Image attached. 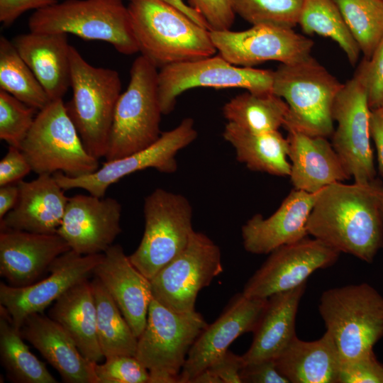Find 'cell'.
Masks as SVG:
<instances>
[{
  "instance_id": "ee69618b",
  "label": "cell",
  "mask_w": 383,
  "mask_h": 383,
  "mask_svg": "<svg viewBox=\"0 0 383 383\" xmlns=\"http://www.w3.org/2000/svg\"><path fill=\"white\" fill-rule=\"evenodd\" d=\"M240 377L242 383H289L278 370L275 360L245 365Z\"/></svg>"
},
{
  "instance_id": "60d3db41",
  "label": "cell",
  "mask_w": 383,
  "mask_h": 383,
  "mask_svg": "<svg viewBox=\"0 0 383 383\" xmlns=\"http://www.w3.org/2000/svg\"><path fill=\"white\" fill-rule=\"evenodd\" d=\"M338 383H383V365L372 350L340 363Z\"/></svg>"
},
{
  "instance_id": "f907efd6",
  "label": "cell",
  "mask_w": 383,
  "mask_h": 383,
  "mask_svg": "<svg viewBox=\"0 0 383 383\" xmlns=\"http://www.w3.org/2000/svg\"><path fill=\"white\" fill-rule=\"evenodd\" d=\"M191 383H222V382L209 369H206L196 375Z\"/></svg>"
},
{
  "instance_id": "681fc988",
  "label": "cell",
  "mask_w": 383,
  "mask_h": 383,
  "mask_svg": "<svg viewBox=\"0 0 383 383\" xmlns=\"http://www.w3.org/2000/svg\"><path fill=\"white\" fill-rule=\"evenodd\" d=\"M172 5L185 15L189 17L197 24L209 29V26L203 16L190 5L187 4L184 0H162Z\"/></svg>"
},
{
  "instance_id": "d6986e66",
  "label": "cell",
  "mask_w": 383,
  "mask_h": 383,
  "mask_svg": "<svg viewBox=\"0 0 383 383\" xmlns=\"http://www.w3.org/2000/svg\"><path fill=\"white\" fill-rule=\"evenodd\" d=\"M122 207L114 198L70 197L57 233L81 255L104 253L121 233Z\"/></svg>"
},
{
  "instance_id": "f546056e",
  "label": "cell",
  "mask_w": 383,
  "mask_h": 383,
  "mask_svg": "<svg viewBox=\"0 0 383 383\" xmlns=\"http://www.w3.org/2000/svg\"><path fill=\"white\" fill-rule=\"evenodd\" d=\"M222 135L234 148L237 160L249 170L289 176V143L279 131L254 133L228 122Z\"/></svg>"
},
{
  "instance_id": "5bb4252c",
  "label": "cell",
  "mask_w": 383,
  "mask_h": 383,
  "mask_svg": "<svg viewBox=\"0 0 383 383\" xmlns=\"http://www.w3.org/2000/svg\"><path fill=\"white\" fill-rule=\"evenodd\" d=\"M370 113L366 91L354 76L343 84L334 101L332 114L337 127L331 144L356 183L376 179L370 143Z\"/></svg>"
},
{
  "instance_id": "4fadbf2b",
  "label": "cell",
  "mask_w": 383,
  "mask_h": 383,
  "mask_svg": "<svg viewBox=\"0 0 383 383\" xmlns=\"http://www.w3.org/2000/svg\"><path fill=\"white\" fill-rule=\"evenodd\" d=\"M197 135L194 120L185 118L175 128L162 133L150 146L126 157L106 161L90 174L70 177L57 172L53 176L65 191L83 189L89 194L102 198L111 184L135 172L154 168L162 173H174L177 170V154L194 142Z\"/></svg>"
},
{
  "instance_id": "6da1fadb",
  "label": "cell",
  "mask_w": 383,
  "mask_h": 383,
  "mask_svg": "<svg viewBox=\"0 0 383 383\" xmlns=\"http://www.w3.org/2000/svg\"><path fill=\"white\" fill-rule=\"evenodd\" d=\"M383 184H331L318 192L306 223L309 235L338 252L371 263L383 248Z\"/></svg>"
},
{
  "instance_id": "f35d334b",
  "label": "cell",
  "mask_w": 383,
  "mask_h": 383,
  "mask_svg": "<svg viewBox=\"0 0 383 383\" xmlns=\"http://www.w3.org/2000/svg\"><path fill=\"white\" fill-rule=\"evenodd\" d=\"M94 363L98 383H148L149 371L135 356L116 355Z\"/></svg>"
},
{
  "instance_id": "30bf717a",
  "label": "cell",
  "mask_w": 383,
  "mask_h": 383,
  "mask_svg": "<svg viewBox=\"0 0 383 383\" xmlns=\"http://www.w3.org/2000/svg\"><path fill=\"white\" fill-rule=\"evenodd\" d=\"M143 214L145 228L141 241L128 257L151 280L187 245L194 231L193 209L184 196L157 188L145 198Z\"/></svg>"
},
{
  "instance_id": "9a60e30c",
  "label": "cell",
  "mask_w": 383,
  "mask_h": 383,
  "mask_svg": "<svg viewBox=\"0 0 383 383\" xmlns=\"http://www.w3.org/2000/svg\"><path fill=\"white\" fill-rule=\"evenodd\" d=\"M339 255V252L314 238L284 245L270 253L242 293L248 297L267 299L292 289L306 282L316 270L333 265Z\"/></svg>"
},
{
  "instance_id": "5b68a950",
  "label": "cell",
  "mask_w": 383,
  "mask_h": 383,
  "mask_svg": "<svg viewBox=\"0 0 383 383\" xmlns=\"http://www.w3.org/2000/svg\"><path fill=\"white\" fill-rule=\"evenodd\" d=\"M318 311L340 363L373 350L383 338V296L367 283L324 291Z\"/></svg>"
},
{
  "instance_id": "d6a6232c",
  "label": "cell",
  "mask_w": 383,
  "mask_h": 383,
  "mask_svg": "<svg viewBox=\"0 0 383 383\" xmlns=\"http://www.w3.org/2000/svg\"><path fill=\"white\" fill-rule=\"evenodd\" d=\"M91 282L96 306L98 340L104 357L135 356L138 338L99 279L95 277Z\"/></svg>"
},
{
  "instance_id": "7c38bea8",
  "label": "cell",
  "mask_w": 383,
  "mask_h": 383,
  "mask_svg": "<svg viewBox=\"0 0 383 383\" xmlns=\"http://www.w3.org/2000/svg\"><path fill=\"white\" fill-rule=\"evenodd\" d=\"M222 272L219 247L194 231L182 252L150 280L152 297L174 311H194L199 292Z\"/></svg>"
},
{
  "instance_id": "52a82bcc",
  "label": "cell",
  "mask_w": 383,
  "mask_h": 383,
  "mask_svg": "<svg viewBox=\"0 0 383 383\" xmlns=\"http://www.w3.org/2000/svg\"><path fill=\"white\" fill-rule=\"evenodd\" d=\"M28 28L35 33H71L106 42L123 55L139 52L122 0H65L35 11Z\"/></svg>"
},
{
  "instance_id": "7a4b0ae2",
  "label": "cell",
  "mask_w": 383,
  "mask_h": 383,
  "mask_svg": "<svg viewBox=\"0 0 383 383\" xmlns=\"http://www.w3.org/2000/svg\"><path fill=\"white\" fill-rule=\"evenodd\" d=\"M127 6L141 55L157 68L213 56L210 30L162 0H129Z\"/></svg>"
},
{
  "instance_id": "9c48e42d",
  "label": "cell",
  "mask_w": 383,
  "mask_h": 383,
  "mask_svg": "<svg viewBox=\"0 0 383 383\" xmlns=\"http://www.w3.org/2000/svg\"><path fill=\"white\" fill-rule=\"evenodd\" d=\"M207 325L196 311L176 312L152 298L135 355L149 371L148 383H179L188 353Z\"/></svg>"
},
{
  "instance_id": "484cf974",
  "label": "cell",
  "mask_w": 383,
  "mask_h": 383,
  "mask_svg": "<svg viewBox=\"0 0 383 383\" xmlns=\"http://www.w3.org/2000/svg\"><path fill=\"white\" fill-rule=\"evenodd\" d=\"M12 43L50 101L62 99L71 85L67 34L30 31L16 36Z\"/></svg>"
},
{
  "instance_id": "836d02e7",
  "label": "cell",
  "mask_w": 383,
  "mask_h": 383,
  "mask_svg": "<svg viewBox=\"0 0 383 383\" xmlns=\"http://www.w3.org/2000/svg\"><path fill=\"white\" fill-rule=\"evenodd\" d=\"M306 34H318L335 41L355 66L360 49L334 0H303L299 23Z\"/></svg>"
},
{
  "instance_id": "603a6c76",
  "label": "cell",
  "mask_w": 383,
  "mask_h": 383,
  "mask_svg": "<svg viewBox=\"0 0 383 383\" xmlns=\"http://www.w3.org/2000/svg\"><path fill=\"white\" fill-rule=\"evenodd\" d=\"M19 196L15 207L0 220V228L55 234L69 199L53 174L38 175L17 182Z\"/></svg>"
},
{
  "instance_id": "4316f807",
  "label": "cell",
  "mask_w": 383,
  "mask_h": 383,
  "mask_svg": "<svg viewBox=\"0 0 383 383\" xmlns=\"http://www.w3.org/2000/svg\"><path fill=\"white\" fill-rule=\"evenodd\" d=\"M306 282L267 298L252 332V342L242 355L245 365L275 360L296 336V317Z\"/></svg>"
},
{
  "instance_id": "4dcf8cb0",
  "label": "cell",
  "mask_w": 383,
  "mask_h": 383,
  "mask_svg": "<svg viewBox=\"0 0 383 383\" xmlns=\"http://www.w3.org/2000/svg\"><path fill=\"white\" fill-rule=\"evenodd\" d=\"M23 340L20 328L0 306V359L7 378L16 383H56L45 365L30 351Z\"/></svg>"
},
{
  "instance_id": "2e32d148",
  "label": "cell",
  "mask_w": 383,
  "mask_h": 383,
  "mask_svg": "<svg viewBox=\"0 0 383 383\" xmlns=\"http://www.w3.org/2000/svg\"><path fill=\"white\" fill-rule=\"evenodd\" d=\"M210 35L221 57L233 65L245 67L267 61L295 62L311 55L313 45V40L293 28L267 25L240 31L210 30Z\"/></svg>"
},
{
  "instance_id": "74e56055",
  "label": "cell",
  "mask_w": 383,
  "mask_h": 383,
  "mask_svg": "<svg viewBox=\"0 0 383 383\" xmlns=\"http://www.w3.org/2000/svg\"><path fill=\"white\" fill-rule=\"evenodd\" d=\"M37 109L0 89V138L20 148L30 131Z\"/></svg>"
},
{
  "instance_id": "cb8c5ba5",
  "label": "cell",
  "mask_w": 383,
  "mask_h": 383,
  "mask_svg": "<svg viewBox=\"0 0 383 383\" xmlns=\"http://www.w3.org/2000/svg\"><path fill=\"white\" fill-rule=\"evenodd\" d=\"M28 341L67 383H98L94 363L86 358L67 332L42 313L28 316L20 328Z\"/></svg>"
},
{
  "instance_id": "ba28073f",
  "label": "cell",
  "mask_w": 383,
  "mask_h": 383,
  "mask_svg": "<svg viewBox=\"0 0 383 383\" xmlns=\"http://www.w3.org/2000/svg\"><path fill=\"white\" fill-rule=\"evenodd\" d=\"M19 149L38 175L61 172L79 177L100 167L99 160L84 148L62 99L50 101L38 111Z\"/></svg>"
},
{
  "instance_id": "44dd1931",
  "label": "cell",
  "mask_w": 383,
  "mask_h": 383,
  "mask_svg": "<svg viewBox=\"0 0 383 383\" xmlns=\"http://www.w3.org/2000/svg\"><path fill=\"white\" fill-rule=\"evenodd\" d=\"M318 192L294 189L270 216L264 218L260 213L252 216L241 228L245 250L256 255L270 254L280 246L308 237L306 223Z\"/></svg>"
},
{
  "instance_id": "83f0119b",
  "label": "cell",
  "mask_w": 383,
  "mask_h": 383,
  "mask_svg": "<svg viewBox=\"0 0 383 383\" xmlns=\"http://www.w3.org/2000/svg\"><path fill=\"white\" fill-rule=\"evenodd\" d=\"M289 383H338L340 358L331 334L304 341L296 335L275 359Z\"/></svg>"
},
{
  "instance_id": "7bdbcfd3",
  "label": "cell",
  "mask_w": 383,
  "mask_h": 383,
  "mask_svg": "<svg viewBox=\"0 0 383 383\" xmlns=\"http://www.w3.org/2000/svg\"><path fill=\"white\" fill-rule=\"evenodd\" d=\"M30 171L31 167L21 150L9 146L0 161V187L18 182Z\"/></svg>"
},
{
  "instance_id": "d590c367",
  "label": "cell",
  "mask_w": 383,
  "mask_h": 383,
  "mask_svg": "<svg viewBox=\"0 0 383 383\" xmlns=\"http://www.w3.org/2000/svg\"><path fill=\"white\" fill-rule=\"evenodd\" d=\"M365 58L383 40V0H334Z\"/></svg>"
},
{
  "instance_id": "c3c4849f",
  "label": "cell",
  "mask_w": 383,
  "mask_h": 383,
  "mask_svg": "<svg viewBox=\"0 0 383 383\" xmlns=\"http://www.w3.org/2000/svg\"><path fill=\"white\" fill-rule=\"evenodd\" d=\"M19 196L17 183L0 187V220L16 205Z\"/></svg>"
},
{
  "instance_id": "7dc6e473",
  "label": "cell",
  "mask_w": 383,
  "mask_h": 383,
  "mask_svg": "<svg viewBox=\"0 0 383 383\" xmlns=\"http://www.w3.org/2000/svg\"><path fill=\"white\" fill-rule=\"evenodd\" d=\"M370 134L377 150L379 171L383 177V108L371 110Z\"/></svg>"
},
{
  "instance_id": "8d00e7d4",
  "label": "cell",
  "mask_w": 383,
  "mask_h": 383,
  "mask_svg": "<svg viewBox=\"0 0 383 383\" xmlns=\"http://www.w3.org/2000/svg\"><path fill=\"white\" fill-rule=\"evenodd\" d=\"M303 0H232L233 9L252 26L293 28L299 23Z\"/></svg>"
},
{
  "instance_id": "8992f818",
  "label": "cell",
  "mask_w": 383,
  "mask_h": 383,
  "mask_svg": "<svg viewBox=\"0 0 383 383\" xmlns=\"http://www.w3.org/2000/svg\"><path fill=\"white\" fill-rule=\"evenodd\" d=\"M130 73L129 84L116 105L106 161L145 149L162 134L157 67L140 55L133 61Z\"/></svg>"
},
{
  "instance_id": "e575fe53",
  "label": "cell",
  "mask_w": 383,
  "mask_h": 383,
  "mask_svg": "<svg viewBox=\"0 0 383 383\" xmlns=\"http://www.w3.org/2000/svg\"><path fill=\"white\" fill-rule=\"evenodd\" d=\"M0 89L38 111L50 101L12 41L0 37Z\"/></svg>"
},
{
  "instance_id": "816d5d0a",
  "label": "cell",
  "mask_w": 383,
  "mask_h": 383,
  "mask_svg": "<svg viewBox=\"0 0 383 383\" xmlns=\"http://www.w3.org/2000/svg\"><path fill=\"white\" fill-rule=\"evenodd\" d=\"M382 212L383 216V190H382Z\"/></svg>"
},
{
  "instance_id": "1f68e13d",
  "label": "cell",
  "mask_w": 383,
  "mask_h": 383,
  "mask_svg": "<svg viewBox=\"0 0 383 383\" xmlns=\"http://www.w3.org/2000/svg\"><path fill=\"white\" fill-rule=\"evenodd\" d=\"M289 111L286 101L273 92L247 91L235 96L223 107L228 122L254 133H267L283 126Z\"/></svg>"
},
{
  "instance_id": "f6af8a7d",
  "label": "cell",
  "mask_w": 383,
  "mask_h": 383,
  "mask_svg": "<svg viewBox=\"0 0 383 383\" xmlns=\"http://www.w3.org/2000/svg\"><path fill=\"white\" fill-rule=\"evenodd\" d=\"M62 0H0V21L4 26H9L26 11L44 9Z\"/></svg>"
},
{
  "instance_id": "3957f363",
  "label": "cell",
  "mask_w": 383,
  "mask_h": 383,
  "mask_svg": "<svg viewBox=\"0 0 383 383\" xmlns=\"http://www.w3.org/2000/svg\"><path fill=\"white\" fill-rule=\"evenodd\" d=\"M343 85L311 55L281 64L274 71L272 92L288 105L284 128L311 136L332 135L333 106Z\"/></svg>"
},
{
  "instance_id": "f1b7e54d",
  "label": "cell",
  "mask_w": 383,
  "mask_h": 383,
  "mask_svg": "<svg viewBox=\"0 0 383 383\" xmlns=\"http://www.w3.org/2000/svg\"><path fill=\"white\" fill-rule=\"evenodd\" d=\"M49 316L71 336L81 353L93 362L104 357L97 335L96 306L91 282L85 279L52 304Z\"/></svg>"
},
{
  "instance_id": "b9f144b4",
  "label": "cell",
  "mask_w": 383,
  "mask_h": 383,
  "mask_svg": "<svg viewBox=\"0 0 383 383\" xmlns=\"http://www.w3.org/2000/svg\"><path fill=\"white\" fill-rule=\"evenodd\" d=\"M206 21L209 30H230L235 19L232 0H189Z\"/></svg>"
},
{
  "instance_id": "d4e9b609",
  "label": "cell",
  "mask_w": 383,
  "mask_h": 383,
  "mask_svg": "<svg viewBox=\"0 0 383 383\" xmlns=\"http://www.w3.org/2000/svg\"><path fill=\"white\" fill-rule=\"evenodd\" d=\"M290 179L295 189L317 193L350 178L326 138L288 131Z\"/></svg>"
},
{
  "instance_id": "e0dca14e",
  "label": "cell",
  "mask_w": 383,
  "mask_h": 383,
  "mask_svg": "<svg viewBox=\"0 0 383 383\" xmlns=\"http://www.w3.org/2000/svg\"><path fill=\"white\" fill-rule=\"evenodd\" d=\"M103 257L104 253L81 255L70 249L51 263L45 279L22 287L1 282L0 305L20 328L28 316L43 313L70 288L87 279Z\"/></svg>"
},
{
  "instance_id": "ffe728a7",
  "label": "cell",
  "mask_w": 383,
  "mask_h": 383,
  "mask_svg": "<svg viewBox=\"0 0 383 383\" xmlns=\"http://www.w3.org/2000/svg\"><path fill=\"white\" fill-rule=\"evenodd\" d=\"M70 250L57 233L41 234L1 228L0 274L15 287L36 282L51 263Z\"/></svg>"
},
{
  "instance_id": "7402d4cb",
  "label": "cell",
  "mask_w": 383,
  "mask_h": 383,
  "mask_svg": "<svg viewBox=\"0 0 383 383\" xmlns=\"http://www.w3.org/2000/svg\"><path fill=\"white\" fill-rule=\"evenodd\" d=\"M113 298L138 338L146 325L152 299L150 280L131 262L123 248L112 245L96 265L94 274Z\"/></svg>"
},
{
  "instance_id": "277c9868",
  "label": "cell",
  "mask_w": 383,
  "mask_h": 383,
  "mask_svg": "<svg viewBox=\"0 0 383 383\" xmlns=\"http://www.w3.org/2000/svg\"><path fill=\"white\" fill-rule=\"evenodd\" d=\"M72 97L66 104L87 152L96 159L104 157L121 82L116 70L96 67L73 46L70 50Z\"/></svg>"
},
{
  "instance_id": "ab89813d",
  "label": "cell",
  "mask_w": 383,
  "mask_h": 383,
  "mask_svg": "<svg viewBox=\"0 0 383 383\" xmlns=\"http://www.w3.org/2000/svg\"><path fill=\"white\" fill-rule=\"evenodd\" d=\"M354 76L366 91L370 110L383 108V40L370 58L364 57Z\"/></svg>"
},
{
  "instance_id": "ac0fdd59",
  "label": "cell",
  "mask_w": 383,
  "mask_h": 383,
  "mask_svg": "<svg viewBox=\"0 0 383 383\" xmlns=\"http://www.w3.org/2000/svg\"><path fill=\"white\" fill-rule=\"evenodd\" d=\"M267 299L234 295L220 316L201 332L191 347L179 376V383H191L231 344L245 333L253 332Z\"/></svg>"
},
{
  "instance_id": "8fae6325",
  "label": "cell",
  "mask_w": 383,
  "mask_h": 383,
  "mask_svg": "<svg viewBox=\"0 0 383 383\" xmlns=\"http://www.w3.org/2000/svg\"><path fill=\"white\" fill-rule=\"evenodd\" d=\"M274 71L233 65L220 55L160 68L157 90L162 114L171 113L177 97L196 87L242 88L255 94L272 92Z\"/></svg>"
},
{
  "instance_id": "f5cc1de1",
  "label": "cell",
  "mask_w": 383,
  "mask_h": 383,
  "mask_svg": "<svg viewBox=\"0 0 383 383\" xmlns=\"http://www.w3.org/2000/svg\"><path fill=\"white\" fill-rule=\"evenodd\" d=\"M129 1V0H128Z\"/></svg>"
},
{
  "instance_id": "bcb514c9",
  "label": "cell",
  "mask_w": 383,
  "mask_h": 383,
  "mask_svg": "<svg viewBox=\"0 0 383 383\" xmlns=\"http://www.w3.org/2000/svg\"><path fill=\"white\" fill-rule=\"evenodd\" d=\"M244 365L242 355L228 350L207 369L217 376L222 383H241L240 372Z\"/></svg>"
}]
</instances>
